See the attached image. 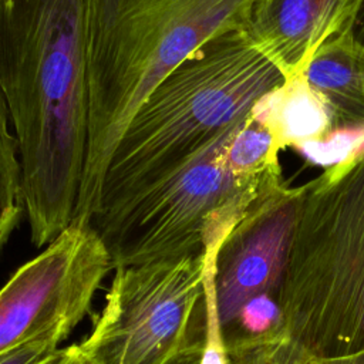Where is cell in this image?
Segmentation results:
<instances>
[{
    "instance_id": "9a60e30c",
    "label": "cell",
    "mask_w": 364,
    "mask_h": 364,
    "mask_svg": "<svg viewBox=\"0 0 364 364\" xmlns=\"http://www.w3.org/2000/svg\"><path fill=\"white\" fill-rule=\"evenodd\" d=\"M282 327V310L277 297L262 293L249 299L239 310L233 324L223 331L229 337H257Z\"/></svg>"
},
{
    "instance_id": "52a82bcc",
    "label": "cell",
    "mask_w": 364,
    "mask_h": 364,
    "mask_svg": "<svg viewBox=\"0 0 364 364\" xmlns=\"http://www.w3.org/2000/svg\"><path fill=\"white\" fill-rule=\"evenodd\" d=\"M109 270V255L90 225L61 232L0 289V354L37 340H65Z\"/></svg>"
},
{
    "instance_id": "277c9868",
    "label": "cell",
    "mask_w": 364,
    "mask_h": 364,
    "mask_svg": "<svg viewBox=\"0 0 364 364\" xmlns=\"http://www.w3.org/2000/svg\"><path fill=\"white\" fill-rule=\"evenodd\" d=\"M277 301L311 358L364 350V145L304 183Z\"/></svg>"
},
{
    "instance_id": "9c48e42d",
    "label": "cell",
    "mask_w": 364,
    "mask_h": 364,
    "mask_svg": "<svg viewBox=\"0 0 364 364\" xmlns=\"http://www.w3.org/2000/svg\"><path fill=\"white\" fill-rule=\"evenodd\" d=\"M363 4L364 0H256L246 30L289 81L303 77L318 48L353 34Z\"/></svg>"
},
{
    "instance_id": "30bf717a",
    "label": "cell",
    "mask_w": 364,
    "mask_h": 364,
    "mask_svg": "<svg viewBox=\"0 0 364 364\" xmlns=\"http://www.w3.org/2000/svg\"><path fill=\"white\" fill-rule=\"evenodd\" d=\"M303 77L330 109L338 132L364 128V46L353 34L318 48Z\"/></svg>"
},
{
    "instance_id": "ba28073f",
    "label": "cell",
    "mask_w": 364,
    "mask_h": 364,
    "mask_svg": "<svg viewBox=\"0 0 364 364\" xmlns=\"http://www.w3.org/2000/svg\"><path fill=\"white\" fill-rule=\"evenodd\" d=\"M306 185L286 181L266 189L223 239L215 260V296L226 331L253 296L277 297L304 200Z\"/></svg>"
},
{
    "instance_id": "7a4b0ae2",
    "label": "cell",
    "mask_w": 364,
    "mask_h": 364,
    "mask_svg": "<svg viewBox=\"0 0 364 364\" xmlns=\"http://www.w3.org/2000/svg\"><path fill=\"white\" fill-rule=\"evenodd\" d=\"M255 3L87 0L90 125L75 223L90 225L111 155L146 98L203 44L246 28Z\"/></svg>"
},
{
    "instance_id": "5b68a950",
    "label": "cell",
    "mask_w": 364,
    "mask_h": 364,
    "mask_svg": "<svg viewBox=\"0 0 364 364\" xmlns=\"http://www.w3.org/2000/svg\"><path fill=\"white\" fill-rule=\"evenodd\" d=\"M233 125L128 202L92 215L112 269L203 255L283 175L247 178L229 158Z\"/></svg>"
},
{
    "instance_id": "e0dca14e",
    "label": "cell",
    "mask_w": 364,
    "mask_h": 364,
    "mask_svg": "<svg viewBox=\"0 0 364 364\" xmlns=\"http://www.w3.org/2000/svg\"><path fill=\"white\" fill-rule=\"evenodd\" d=\"M47 364H90L78 344L60 348Z\"/></svg>"
},
{
    "instance_id": "ffe728a7",
    "label": "cell",
    "mask_w": 364,
    "mask_h": 364,
    "mask_svg": "<svg viewBox=\"0 0 364 364\" xmlns=\"http://www.w3.org/2000/svg\"><path fill=\"white\" fill-rule=\"evenodd\" d=\"M200 355H202V351H196V353H192V354L183 357L182 360H179L175 364H200Z\"/></svg>"
},
{
    "instance_id": "6da1fadb",
    "label": "cell",
    "mask_w": 364,
    "mask_h": 364,
    "mask_svg": "<svg viewBox=\"0 0 364 364\" xmlns=\"http://www.w3.org/2000/svg\"><path fill=\"white\" fill-rule=\"evenodd\" d=\"M85 7L87 0H0V94L38 249L77 219L90 125Z\"/></svg>"
},
{
    "instance_id": "2e32d148",
    "label": "cell",
    "mask_w": 364,
    "mask_h": 364,
    "mask_svg": "<svg viewBox=\"0 0 364 364\" xmlns=\"http://www.w3.org/2000/svg\"><path fill=\"white\" fill-rule=\"evenodd\" d=\"M58 350L53 341L37 340L0 354V364H47Z\"/></svg>"
},
{
    "instance_id": "7c38bea8",
    "label": "cell",
    "mask_w": 364,
    "mask_h": 364,
    "mask_svg": "<svg viewBox=\"0 0 364 364\" xmlns=\"http://www.w3.org/2000/svg\"><path fill=\"white\" fill-rule=\"evenodd\" d=\"M24 213L17 141L0 94V255Z\"/></svg>"
},
{
    "instance_id": "3957f363",
    "label": "cell",
    "mask_w": 364,
    "mask_h": 364,
    "mask_svg": "<svg viewBox=\"0 0 364 364\" xmlns=\"http://www.w3.org/2000/svg\"><path fill=\"white\" fill-rule=\"evenodd\" d=\"M283 84V74L246 28L203 44L155 88L125 128L95 213L128 202L172 173Z\"/></svg>"
},
{
    "instance_id": "d6986e66",
    "label": "cell",
    "mask_w": 364,
    "mask_h": 364,
    "mask_svg": "<svg viewBox=\"0 0 364 364\" xmlns=\"http://www.w3.org/2000/svg\"><path fill=\"white\" fill-rule=\"evenodd\" d=\"M353 36L355 37L357 41H360L364 46V4H363V9H361V13L358 16V20H357V23L354 26Z\"/></svg>"
},
{
    "instance_id": "8fae6325",
    "label": "cell",
    "mask_w": 364,
    "mask_h": 364,
    "mask_svg": "<svg viewBox=\"0 0 364 364\" xmlns=\"http://www.w3.org/2000/svg\"><path fill=\"white\" fill-rule=\"evenodd\" d=\"M255 112L274 132L283 149L306 148L340 134L326 104L307 85L304 77L284 81L255 107Z\"/></svg>"
},
{
    "instance_id": "5bb4252c",
    "label": "cell",
    "mask_w": 364,
    "mask_h": 364,
    "mask_svg": "<svg viewBox=\"0 0 364 364\" xmlns=\"http://www.w3.org/2000/svg\"><path fill=\"white\" fill-rule=\"evenodd\" d=\"M218 240L208 246L205 252V293H206V336L200 355V364H229L223 328L219 321L215 296V260L222 245Z\"/></svg>"
},
{
    "instance_id": "8992f818",
    "label": "cell",
    "mask_w": 364,
    "mask_h": 364,
    "mask_svg": "<svg viewBox=\"0 0 364 364\" xmlns=\"http://www.w3.org/2000/svg\"><path fill=\"white\" fill-rule=\"evenodd\" d=\"M203 255L115 269L91 333L90 364H175L206 336Z\"/></svg>"
},
{
    "instance_id": "4fadbf2b",
    "label": "cell",
    "mask_w": 364,
    "mask_h": 364,
    "mask_svg": "<svg viewBox=\"0 0 364 364\" xmlns=\"http://www.w3.org/2000/svg\"><path fill=\"white\" fill-rule=\"evenodd\" d=\"M229 364H309V353L284 328L257 337L225 338Z\"/></svg>"
},
{
    "instance_id": "ac0fdd59",
    "label": "cell",
    "mask_w": 364,
    "mask_h": 364,
    "mask_svg": "<svg viewBox=\"0 0 364 364\" xmlns=\"http://www.w3.org/2000/svg\"><path fill=\"white\" fill-rule=\"evenodd\" d=\"M309 364H364V350L333 358H310Z\"/></svg>"
}]
</instances>
